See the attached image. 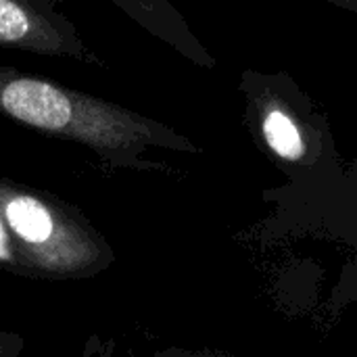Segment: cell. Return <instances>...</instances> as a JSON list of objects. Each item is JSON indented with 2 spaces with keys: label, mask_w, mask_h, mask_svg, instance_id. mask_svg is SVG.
<instances>
[{
  "label": "cell",
  "mask_w": 357,
  "mask_h": 357,
  "mask_svg": "<svg viewBox=\"0 0 357 357\" xmlns=\"http://www.w3.org/2000/svg\"><path fill=\"white\" fill-rule=\"evenodd\" d=\"M0 115L82 144L117 169H153L149 151L201 153L188 136L153 117L8 65H0Z\"/></svg>",
  "instance_id": "obj_1"
},
{
  "label": "cell",
  "mask_w": 357,
  "mask_h": 357,
  "mask_svg": "<svg viewBox=\"0 0 357 357\" xmlns=\"http://www.w3.org/2000/svg\"><path fill=\"white\" fill-rule=\"evenodd\" d=\"M0 228L10 261L38 278H92L115 264V251L82 211L8 178H0Z\"/></svg>",
  "instance_id": "obj_2"
},
{
  "label": "cell",
  "mask_w": 357,
  "mask_h": 357,
  "mask_svg": "<svg viewBox=\"0 0 357 357\" xmlns=\"http://www.w3.org/2000/svg\"><path fill=\"white\" fill-rule=\"evenodd\" d=\"M63 0H0V48L73 59L105 67V59L61 10Z\"/></svg>",
  "instance_id": "obj_3"
},
{
  "label": "cell",
  "mask_w": 357,
  "mask_h": 357,
  "mask_svg": "<svg viewBox=\"0 0 357 357\" xmlns=\"http://www.w3.org/2000/svg\"><path fill=\"white\" fill-rule=\"evenodd\" d=\"M243 90L247 92L249 117L261 144L282 163H305L310 157L307 128L291 102L274 94L268 84H259V77L253 73L245 75Z\"/></svg>",
  "instance_id": "obj_4"
},
{
  "label": "cell",
  "mask_w": 357,
  "mask_h": 357,
  "mask_svg": "<svg viewBox=\"0 0 357 357\" xmlns=\"http://www.w3.org/2000/svg\"><path fill=\"white\" fill-rule=\"evenodd\" d=\"M128 19L142 27L153 38L167 44L172 50L195 63L197 67L213 69L215 56L195 36L184 15L169 0H109Z\"/></svg>",
  "instance_id": "obj_5"
},
{
  "label": "cell",
  "mask_w": 357,
  "mask_h": 357,
  "mask_svg": "<svg viewBox=\"0 0 357 357\" xmlns=\"http://www.w3.org/2000/svg\"><path fill=\"white\" fill-rule=\"evenodd\" d=\"M23 351V339L17 333L0 328V357H19Z\"/></svg>",
  "instance_id": "obj_6"
},
{
  "label": "cell",
  "mask_w": 357,
  "mask_h": 357,
  "mask_svg": "<svg viewBox=\"0 0 357 357\" xmlns=\"http://www.w3.org/2000/svg\"><path fill=\"white\" fill-rule=\"evenodd\" d=\"M151 357H220L211 356V354H197V351H178V349H172V351H161V354H155Z\"/></svg>",
  "instance_id": "obj_7"
},
{
  "label": "cell",
  "mask_w": 357,
  "mask_h": 357,
  "mask_svg": "<svg viewBox=\"0 0 357 357\" xmlns=\"http://www.w3.org/2000/svg\"><path fill=\"white\" fill-rule=\"evenodd\" d=\"M320 2H326V4H333L337 8H345V10L357 13V0H320Z\"/></svg>",
  "instance_id": "obj_8"
}]
</instances>
